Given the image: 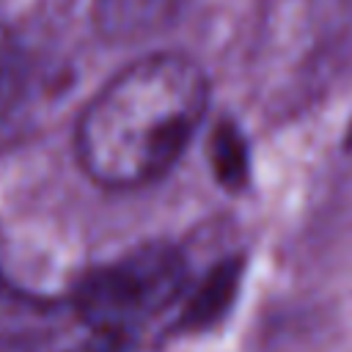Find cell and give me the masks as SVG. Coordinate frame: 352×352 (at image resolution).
Returning a JSON list of instances; mask_svg holds the SVG:
<instances>
[{
    "instance_id": "obj_3",
    "label": "cell",
    "mask_w": 352,
    "mask_h": 352,
    "mask_svg": "<svg viewBox=\"0 0 352 352\" xmlns=\"http://www.w3.org/2000/svg\"><path fill=\"white\" fill-rule=\"evenodd\" d=\"M187 0H94V25L107 41H138L162 30Z\"/></svg>"
},
{
    "instance_id": "obj_1",
    "label": "cell",
    "mask_w": 352,
    "mask_h": 352,
    "mask_svg": "<svg viewBox=\"0 0 352 352\" xmlns=\"http://www.w3.org/2000/svg\"><path fill=\"white\" fill-rule=\"evenodd\" d=\"M209 107V80L184 52H151L124 66L82 107L74 157L104 190L162 179L190 148Z\"/></svg>"
},
{
    "instance_id": "obj_5",
    "label": "cell",
    "mask_w": 352,
    "mask_h": 352,
    "mask_svg": "<svg viewBox=\"0 0 352 352\" xmlns=\"http://www.w3.org/2000/svg\"><path fill=\"white\" fill-rule=\"evenodd\" d=\"M209 151H212L209 160H212L217 182L228 190H239L248 179V151H245V140L239 129H234L231 124H220L212 135Z\"/></svg>"
},
{
    "instance_id": "obj_2",
    "label": "cell",
    "mask_w": 352,
    "mask_h": 352,
    "mask_svg": "<svg viewBox=\"0 0 352 352\" xmlns=\"http://www.w3.org/2000/svg\"><path fill=\"white\" fill-rule=\"evenodd\" d=\"M190 289V264L173 242H140L82 272L72 292L77 322L107 344L132 341Z\"/></svg>"
},
{
    "instance_id": "obj_4",
    "label": "cell",
    "mask_w": 352,
    "mask_h": 352,
    "mask_svg": "<svg viewBox=\"0 0 352 352\" xmlns=\"http://www.w3.org/2000/svg\"><path fill=\"white\" fill-rule=\"evenodd\" d=\"M239 275H242L239 258H226V261L214 264L201 278V286L187 289L184 300L179 302L182 314H179L176 327L179 330H206L209 324L223 319V314L234 305V297L239 289Z\"/></svg>"
},
{
    "instance_id": "obj_8",
    "label": "cell",
    "mask_w": 352,
    "mask_h": 352,
    "mask_svg": "<svg viewBox=\"0 0 352 352\" xmlns=\"http://www.w3.org/2000/svg\"><path fill=\"white\" fill-rule=\"evenodd\" d=\"M6 294H8V280H6V270H3V258H0V305H3Z\"/></svg>"
},
{
    "instance_id": "obj_6",
    "label": "cell",
    "mask_w": 352,
    "mask_h": 352,
    "mask_svg": "<svg viewBox=\"0 0 352 352\" xmlns=\"http://www.w3.org/2000/svg\"><path fill=\"white\" fill-rule=\"evenodd\" d=\"M16 66H19V47L6 25H0V104L11 94L14 80H16Z\"/></svg>"
},
{
    "instance_id": "obj_7",
    "label": "cell",
    "mask_w": 352,
    "mask_h": 352,
    "mask_svg": "<svg viewBox=\"0 0 352 352\" xmlns=\"http://www.w3.org/2000/svg\"><path fill=\"white\" fill-rule=\"evenodd\" d=\"M0 352H38L33 341L22 338V336H8L0 333Z\"/></svg>"
}]
</instances>
